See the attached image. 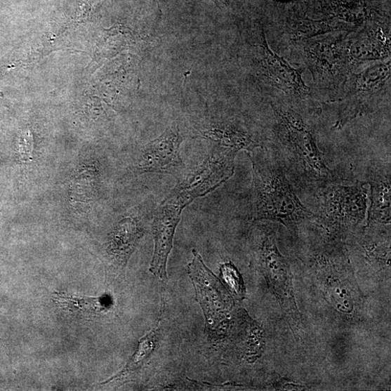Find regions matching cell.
Segmentation results:
<instances>
[{
	"mask_svg": "<svg viewBox=\"0 0 391 391\" xmlns=\"http://www.w3.org/2000/svg\"><path fill=\"white\" fill-rule=\"evenodd\" d=\"M348 32H332L290 44L284 51L286 58L311 73L310 87L321 103L337 102L352 73L347 51Z\"/></svg>",
	"mask_w": 391,
	"mask_h": 391,
	"instance_id": "3957f363",
	"label": "cell"
},
{
	"mask_svg": "<svg viewBox=\"0 0 391 391\" xmlns=\"http://www.w3.org/2000/svg\"><path fill=\"white\" fill-rule=\"evenodd\" d=\"M185 208L168 195L154 211L152 225L154 248L150 270L163 282L168 280V260L173 248L175 230Z\"/></svg>",
	"mask_w": 391,
	"mask_h": 391,
	"instance_id": "30bf717a",
	"label": "cell"
},
{
	"mask_svg": "<svg viewBox=\"0 0 391 391\" xmlns=\"http://www.w3.org/2000/svg\"><path fill=\"white\" fill-rule=\"evenodd\" d=\"M368 191L365 184L351 185L334 182L316 196L319 201L317 220L334 239H343L352 233L367 215Z\"/></svg>",
	"mask_w": 391,
	"mask_h": 391,
	"instance_id": "8992f818",
	"label": "cell"
},
{
	"mask_svg": "<svg viewBox=\"0 0 391 391\" xmlns=\"http://www.w3.org/2000/svg\"><path fill=\"white\" fill-rule=\"evenodd\" d=\"M159 319L157 326L147 333L139 342V346L130 359L124 369L112 377L106 383L125 380L139 371L141 368L150 360L154 352L160 334Z\"/></svg>",
	"mask_w": 391,
	"mask_h": 391,
	"instance_id": "e0dca14e",
	"label": "cell"
},
{
	"mask_svg": "<svg viewBox=\"0 0 391 391\" xmlns=\"http://www.w3.org/2000/svg\"><path fill=\"white\" fill-rule=\"evenodd\" d=\"M220 277L232 294L239 300H242L245 295V288L241 276L232 263H224L220 267Z\"/></svg>",
	"mask_w": 391,
	"mask_h": 391,
	"instance_id": "ac0fdd59",
	"label": "cell"
},
{
	"mask_svg": "<svg viewBox=\"0 0 391 391\" xmlns=\"http://www.w3.org/2000/svg\"><path fill=\"white\" fill-rule=\"evenodd\" d=\"M237 152L220 147L179 182L168 194L184 206L213 192L231 178L235 171Z\"/></svg>",
	"mask_w": 391,
	"mask_h": 391,
	"instance_id": "ba28073f",
	"label": "cell"
},
{
	"mask_svg": "<svg viewBox=\"0 0 391 391\" xmlns=\"http://www.w3.org/2000/svg\"><path fill=\"white\" fill-rule=\"evenodd\" d=\"M214 1L223 3V2H225V0H214Z\"/></svg>",
	"mask_w": 391,
	"mask_h": 391,
	"instance_id": "d6986e66",
	"label": "cell"
},
{
	"mask_svg": "<svg viewBox=\"0 0 391 391\" xmlns=\"http://www.w3.org/2000/svg\"><path fill=\"white\" fill-rule=\"evenodd\" d=\"M269 141L286 175L300 189L317 195L331 183L341 181L326 164L319 149L314 119L321 112L283 95H267Z\"/></svg>",
	"mask_w": 391,
	"mask_h": 391,
	"instance_id": "6da1fadb",
	"label": "cell"
},
{
	"mask_svg": "<svg viewBox=\"0 0 391 391\" xmlns=\"http://www.w3.org/2000/svg\"><path fill=\"white\" fill-rule=\"evenodd\" d=\"M391 59L360 66L349 76L343 88L333 128L342 130L352 121L390 105Z\"/></svg>",
	"mask_w": 391,
	"mask_h": 391,
	"instance_id": "277c9868",
	"label": "cell"
},
{
	"mask_svg": "<svg viewBox=\"0 0 391 391\" xmlns=\"http://www.w3.org/2000/svg\"><path fill=\"white\" fill-rule=\"evenodd\" d=\"M204 136L218 144V147L232 150L237 152L241 150L251 152L262 146L244 126L236 123L224 124L204 133Z\"/></svg>",
	"mask_w": 391,
	"mask_h": 391,
	"instance_id": "9a60e30c",
	"label": "cell"
},
{
	"mask_svg": "<svg viewBox=\"0 0 391 391\" xmlns=\"http://www.w3.org/2000/svg\"><path fill=\"white\" fill-rule=\"evenodd\" d=\"M371 205L367 211V225L390 226V168L373 171L370 175Z\"/></svg>",
	"mask_w": 391,
	"mask_h": 391,
	"instance_id": "4fadbf2b",
	"label": "cell"
},
{
	"mask_svg": "<svg viewBox=\"0 0 391 391\" xmlns=\"http://www.w3.org/2000/svg\"><path fill=\"white\" fill-rule=\"evenodd\" d=\"M182 142L179 128L172 125L145 147L136 168L144 173H173L182 166Z\"/></svg>",
	"mask_w": 391,
	"mask_h": 391,
	"instance_id": "7c38bea8",
	"label": "cell"
},
{
	"mask_svg": "<svg viewBox=\"0 0 391 391\" xmlns=\"http://www.w3.org/2000/svg\"><path fill=\"white\" fill-rule=\"evenodd\" d=\"M256 34L257 41L251 45L248 55L252 70L266 87L268 95H283L297 103L322 108L303 79L305 69L293 67L272 51L263 29Z\"/></svg>",
	"mask_w": 391,
	"mask_h": 391,
	"instance_id": "5b68a950",
	"label": "cell"
},
{
	"mask_svg": "<svg viewBox=\"0 0 391 391\" xmlns=\"http://www.w3.org/2000/svg\"><path fill=\"white\" fill-rule=\"evenodd\" d=\"M248 154L252 164L248 216L252 220L277 222L291 230L317 220V215L307 208L296 194L272 150L260 146Z\"/></svg>",
	"mask_w": 391,
	"mask_h": 391,
	"instance_id": "7a4b0ae2",
	"label": "cell"
},
{
	"mask_svg": "<svg viewBox=\"0 0 391 391\" xmlns=\"http://www.w3.org/2000/svg\"><path fill=\"white\" fill-rule=\"evenodd\" d=\"M258 245L256 258L273 291L279 296L287 311L296 312L294 298L291 286L289 265L276 245L274 234L265 224L258 228Z\"/></svg>",
	"mask_w": 391,
	"mask_h": 391,
	"instance_id": "9c48e42d",
	"label": "cell"
},
{
	"mask_svg": "<svg viewBox=\"0 0 391 391\" xmlns=\"http://www.w3.org/2000/svg\"><path fill=\"white\" fill-rule=\"evenodd\" d=\"M53 300L62 310L81 315L92 317L107 312L111 307L110 297H90L57 291L53 295Z\"/></svg>",
	"mask_w": 391,
	"mask_h": 391,
	"instance_id": "2e32d148",
	"label": "cell"
},
{
	"mask_svg": "<svg viewBox=\"0 0 391 391\" xmlns=\"http://www.w3.org/2000/svg\"><path fill=\"white\" fill-rule=\"evenodd\" d=\"M143 236L144 230L139 223L131 218L123 220L114 229L110 253L120 267H126L133 250Z\"/></svg>",
	"mask_w": 391,
	"mask_h": 391,
	"instance_id": "5bb4252c",
	"label": "cell"
},
{
	"mask_svg": "<svg viewBox=\"0 0 391 391\" xmlns=\"http://www.w3.org/2000/svg\"><path fill=\"white\" fill-rule=\"evenodd\" d=\"M193 256L188 270L195 289L197 301L205 317L206 331L214 338L219 337L227 329L229 312L233 305L232 298L216 276L204 265L195 249Z\"/></svg>",
	"mask_w": 391,
	"mask_h": 391,
	"instance_id": "52a82bcc",
	"label": "cell"
},
{
	"mask_svg": "<svg viewBox=\"0 0 391 391\" xmlns=\"http://www.w3.org/2000/svg\"><path fill=\"white\" fill-rule=\"evenodd\" d=\"M347 51L352 72L366 64L391 59L390 21H370L350 33Z\"/></svg>",
	"mask_w": 391,
	"mask_h": 391,
	"instance_id": "8fae6325",
	"label": "cell"
}]
</instances>
